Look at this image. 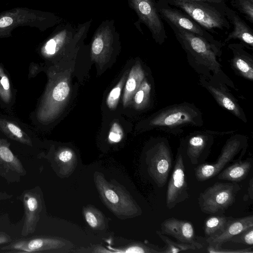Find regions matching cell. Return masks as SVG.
<instances>
[{"label":"cell","mask_w":253,"mask_h":253,"mask_svg":"<svg viewBox=\"0 0 253 253\" xmlns=\"http://www.w3.org/2000/svg\"><path fill=\"white\" fill-rule=\"evenodd\" d=\"M123 136V130L117 123H114L109 132L108 138L112 142H119Z\"/></svg>","instance_id":"4316f807"},{"label":"cell","mask_w":253,"mask_h":253,"mask_svg":"<svg viewBox=\"0 0 253 253\" xmlns=\"http://www.w3.org/2000/svg\"><path fill=\"white\" fill-rule=\"evenodd\" d=\"M172 153L168 139L158 137L152 140L146 152L147 171L154 183L159 188L168 181L172 167Z\"/></svg>","instance_id":"8992f818"},{"label":"cell","mask_w":253,"mask_h":253,"mask_svg":"<svg viewBox=\"0 0 253 253\" xmlns=\"http://www.w3.org/2000/svg\"><path fill=\"white\" fill-rule=\"evenodd\" d=\"M231 5L253 24V0H231Z\"/></svg>","instance_id":"603a6c76"},{"label":"cell","mask_w":253,"mask_h":253,"mask_svg":"<svg viewBox=\"0 0 253 253\" xmlns=\"http://www.w3.org/2000/svg\"><path fill=\"white\" fill-rule=\"evenodd\" d=\"M167 1V0H166ZM188 15L208 32L217 34V31H227L231 24L225 15L226 2L204 1H167Z\"/></svg>","instance_id":"3957f363"},{"label":"cell","mask_w":253,"mask_h":253,"mask_svg":"<svg viewBox=\"0 0 253 253\" xmlns=\"http://www.w3.org/2000/svg\"><path fill=\"white\" fill-rule=\"evenodd\" d=\"M241 188L237 182H216L200 193L198 202L201 211L206 214H224L235 203Z\"/></svg>","instance_id":"5b68a950"},{"label":"cell","mask_w":253,"mask_h":253,"mask_svg":"<svg viewBox=\"0 0 253 253\" xmlns=\"http://www.w3.org/2000/svg\"><path fill=\"white\" fill-rule=\"evenodd\" d=\"M124 78H122L117 85L111 90L108 95L106 102L108 107L111 109H114L117 106L124 84Z\"/></svg>","instance_id":"d4e9b609"},{"label":"cell","mask_w":253,"mask_h":253,"mask_svg":"<svg viewBox=\"0 0 253 253\" xmlns=\"http://www.w3.org/2000/svg\"><path fill=\"white\" fill-rule=\"evenodd\" d=\"M229 242L253 245V226L249 227L231 238Z\"/></svg>","instance_id":"cb8c5ba5"},{"label":"cell","mask_w":253,"mask_h":253,"mask_svg":"<svg viewBox=\"0 0 253 253\" xmlns=\"http://www.w3.org/2000/svg\"><path fill=\"white\" fill-rule=\"evenodd\" d=\"M85 218L88 225L92 228H96L98 224V220L94 214L90 211L85 213Z\"/></svg>","instance_id":"f546056e"},{"label":"cell","mask_w":253,"mask_h":253,"mask_svg":"<svg viewBox=\"0 0 253 253\" xmlns=\"http://www.w3.org/2000/svg\"><path fill=\"white\" fill-rule=\"evenodd\" d=\"M0 157L5 162L12 163L14 161V157L9 149L6 146L0 147Z\"/></svg>","instance_id":"f1b7e54d"},{"label":"cell","mask_w":253,"mask_h":253,"mask_svg":"<svg viewBox=\"0 0 253 253\" xmlns=\"http://www.w3.org/2000/svg\"><path fill=\"white\" fill-rule=\"evenodd\" d=\"M169 26L186 52L189 64L197 73L238 91L219 62L222 55L221 42H211L185 30Z\"/></svg>","instance_id":"6da1fadb"},{"label":"cell","mask_w":253,"mask_h":253,"mask_svg":"<svg viewBox=\"0 0 253 253\" xmlns=\"http://www.w3.org/2000/svg\"><path fill=\"white\" fill-rule=\"evenodd\" d=\"M167 1L168 0H165ZM184 0V1H209L211 2H225V0Z\"/></svg>","instance_id":"d590c367"},{"label":"cell","mask_w":253,"mask_h":253,"mask_svg":"<svg viewBox=\"0 0 253 253\" xmlns=\"http://www.w3.org/2000/svg\"><path fill=\"white\" fill-rule=\"evenodd\" d=\"M145 78L141 65L137 63L131 68L126 80L123 95V104L126 106L133 97L135 93Z\"/></svg>","instance_id":"d6986e66"},{"label":"cell","mask_w":253,"mask_h":253,"mask_svg":"<svg viewBox=\"0 0 253 253\" xmlns=\"http://www.w3.org/2000/svg\"><path fill=\"white\" fill-rule=\"evenodd\" d=\"M8 129L14 135L18 138H21L22 136V133L20 129L15 125L9 123L7 125Z\"/></svg>","instance_id":"d6a6232c"},{"label":"cell","mask_w":253,"mask_h":253,"mask_svg":"<svg viewBox=\"0 0 253 253\" xmlns=\"http://www.w3.org/2000/svg\"><path fill=\"white\" fill-rule=\"evenodd\" d=\"M0 83L5 90H7L9 87V81L7 78L5 76H3L0 80Z\"/></svg>","instance_id":"e575fe53"},{"label":"cell","mask_w":253,"mask_h":253,"mask_svg":"<svg viewBox=\"0 0 253 253\" xmlns=\"http://www.w3.org/2000/svg\"><path fill=\"white\" fill-rule=\"evenodd\" d=\"M157 7L162 19L169 25L185 30L211 42L218 41L188 15L180 9L170 5L166 0H157Z\"/></svg>","instance_id":"30bf717a"},{"label":"cell","mask_w":253,"mask_h":253,"mask_svg":"<svg viewBox=\"0 0 253 253\" xmlns=\"http://www.w3.org/2000/svg\"><path fill=\"white\" fill-rule=\"evenodd\" d=\"M73 157V154L69 150H64L59 155V159L63 162H67L71 160Z\"/></svg>","instance_id":"4dcf8cb0"},{"label":"cell","mask_w":253,"mask_h":253,"mask_svg":"<svg viewBox=\"0 0 253 253\" xmlns=\"http://www.w3.org/2000/svg\"><path fill=\"white\" fill-rule=\"evenodd\" d=\"M253 165L252 158L235 161L222 169L217 175V178L230 182H240L246 178Z\"/></svg>","instance_id":"e0dca14e"},{"label":"cell","mask_w":253,"mask_h":253,"mask_svg":"<svg viewBox=\"0 0 253 253\" xmlns=\"http://www.w3.org/2000/svg\"><path fill=\"white\" fill-rule=\"evenodd\" d=\"M232 53L230 65L239 76L251 81L253 80V56L245 49L242 43H230L228 45Z\"/></svg>","instance_id":"5bb4252c"},{"label":"cell","mask_w":253,"mask_h":253,"mask_svg":"<svg viewBox=\"0 0 253 253\" xmlns=\"http://www.w3.org/2000/svg\"><path fill=\"white\" fill-rule=\"evenodd\" d=\"M103 193L106 199L112 204L115 205L119 202V197L113 190L105 188L103 190Z\"/></svg>","instance_id":"83f0119b"},{"label":"cell","mask_w":253,"mask_h":253,"mask_svg":"<svg viewBox=\"0 0 253 253\" xmlns=\"http://www.w3.org/2000/svg\"><path fill=\"white\" fill-rule=\"evenodd\" d=\"M217 134L211 130H198L181 139L179 145L191 164L198 165L205 162L211 153L214 135Z\"/></svg>","instance_id":"ba28073f"},{"label":"cell","mask_w":253,"mask_h":253,"mask_svg":"<svg viewBox=\"0 0 253 253\" xmlns=\"http://www.w3.org/2000/svg\"><path fill=\"white\" fill-rule=\"evenodd\" d=\"M252 226H253L252 214L239 218H234L228 223L225 231L221 235L212 239L206 240L209 245L208 252H211L213 250L216 251L220 249L222 245L229 242L231 238Z\"/></svg>","instance_id":"2e32d148"},{"label":"cell","mask_w":253,"mask_h":253,"mask_svg":"<svg viewBox=\"0 0 253 253\" xmlns=\"http://www.w3.org/2000/svg\"><path fill=\"white\" fill-rule=\"evenodd\" d=\"M62 243L59 241L54 240L35 239L31 240L25 245L21 243H19L15 245V248H18L20 247V250L26 251L27 252H33L44 249H50L59 247Z\"/></svg>","instance_id":"44dd1931"},{"label":"cell","mask_w":253,"mask_h":253,"mask_svg":"<svg viewBox=\"0 0 253 253\" xmlns=\"http://www.w3.org/2000/svg\"><path fill=\"white\" fill-rule=\"evenodd\" d=\"M70 87L66 82H59L54 88L52 97L56 101H64L69 95Z\"/></svg>","instance_id":"484cf974"},{"label":"cell","mask_w":253,"mask_h":253,"mask_svg":"<svg viewBox=\"0 0 253 253\" xmlns=\"http://www.w3.org/2000/svg\"><path fill=\"white\" fill-rule=\"evenodd\" d=\"M120 42L119 33L113 19L102 21L95 30L91 44L92 57L101 59L110 56Z\"/></svg>","instance_id":"8fae6325"},{"label":"cell","mask_w":253,"mask_h":253,"mask_svg":"<svg viewBox=\"0 0 253 253\" xmlns=\"http://www.w3.org/2000/svg\"><path fill=\"white\" fill-rule=\"evenodd\" d=\"M203 114L193 103L184 102L169 105L154 114L148 120L150 128L178 135L186 128L203 126Z\"/></svg>","instance_id":"7a4b0ae2"},{"label":"cell","mask_w":253,"mask_h":253,"mask_svg":"<svg viewBox=\"0 0 253 253\" xmlns=\"http://www.w3.org/2000/svg\"><path fill=\"white\" fill-rule=\"evenodd\" d=\"M248 146V138L241 134L232 135L226 141L216 161L205 162L194 169L196 179L200 182L210 179L217 175L229 164L242 160Z\"/></svg>","instance_id":"277c9868"},{"label":"cell","mask_w":253,"mask_h":253,"mask_svg":"<svg viewBox=\"0 0 253 253\" xmlns=\"http://www.w3.org/2000/svg\"><path fill=\"white\" fill-rule=\"evenodd\" d=\"M151 90V84L145 78L133 96L136 108L142 109L149 105Z\"/></svg>","instance_id":"ffe728a7"},{"label":"cell","mask_w":253,"mask_h":253,"mask_svg":"<svg viewBox=\"0 0 253 253\" xmlns=\"http://www.w3.org/2000/svg\"><path fill=\"white\" fill-rule=\"evenodd\" d=\"M199 83L209 92L219 105L244 123H247L244 111L228 86L201 75L199 76Z\"/></svg>","instance_id":"7c38bea8"},{"label":"cell","mask_w":253,"mask_h":253,"mask_svg":"<svg viewBox=\"0 0 253 253\" xmlns=\"http://www.w3.org/2000/svg\"><path fill=\"white\" fill-rule=\"evenodd\" d=\"M130 8L137 14L136 23L144 24L155 42L162 45L168 39L163 19L157 7V0H127Z\"/></svg>","instance_id":"52a82bcc"},{"label":"cell","mask_w":253,"mask_h":253,"mask_svg":"<svg viewBox=\"0 0 253 253\" xmlns=\"http://www.w3.org/2000/svg\"><path fill=\"white\" fill-rule=\"evenodd\" d=\"M13 22L12 19L8 16H5L0 19V28L9 26Z\"/></svg>","instance_id":"836d02e7"},{"label":"cell","mask_w":253,"mask_h":253,"mask_svg":"<svg viewBox=\"0 0 253 253\" xmlns=\"http://www.w3.org/2000/svg\"><path fill=\"white\" fill-rule=\"evenodd\" d=\"M211 215L204 221V231L206 240L212 239L221 235L228 223L234 218L231 216H225L223 214Z\"/></svg>","instance_id":"ac0fdd59"},{"label":"cell","mask_w":253,"mask_h":253,"mask_svg":"<svg viewBox=\"0 0 253 253\" xmlns=\"http://www.w3.org/2000/svg\"><path fill=\"white\" fill-rule=\"evenodd\" d=\"M253 198V178H251L249 181V187L247 190V194L243 197V200L248 201L249 199L252 200Z\"/></svg>","instance_id":"1f68e13d"},{"label":"cell","mask_w":253,"mask_h":253,"mask_svg":"<svg viewBox=\"0 0 253 253\" xmlns=\"http://www.w3.org/2000/svg\"><path fill=\"white\" fill-rule=\"evenodd\" d=\"M225 15L230 23L233 26V30L225 38L224 43L231 40H239L246 47L253 49V30L236 11L227 5L225 8Z\"/></svg>","instance_id":"9a60e30c"},{"label":"cell","mask_w":253,"mask_h":253,"mask_svg":"<svg viewBox=\"0 0 253 253\" xmlns=\"http://www.w3.org/2000/svg\"><path fill=\"white\" fill-rule=\"evenodd\" d=\"M183 158V150L179 145L166 193V206L169 210L188 199L190 196Z\"/></svg>","instance_id":"9c48e42d"},{"label":"cell","mask_w":253,"mask_h":253,"mask_svg":"<svg viewBox=\"0 0 253 253\" xmlns=\"http://www.w3.org/2000/svg\"><path fill=\"white\" fill-rule=\"evenodd\" d=\"M160 228L162 234L174 237L177 242L192 244L198 249L203 247L197 240L193 225L188 220L169 218L162 222Z\"/></svg>","instance_id":"4fadbf2b"},{"label":"cell","mask_w":253,"mask_h":253,"mask_svg":"<svg viewBox=\"0 0 253 253\" xmlns=\"http://www.w3.org/2000/svg\"><path fill=\"white\" fill-rule=\"evenodd\" d=\"M156 233L165 244L163 253H176L196 249L194 245L191 244L173 241L165 235L162 234L160 230H157Z\"/></svg>","instance_id":"7402d4cb"},{"label":"cell","mask_w":253,"mask_h":253,"mask_svg":"<svg viewBox=\"0 0 253 253\" xmlns=\"http://www.w3.org/2000/svg\"><path fill=\"white\" fill-rule=\"evenodd\" d=\"M6 240L3 237H0V243L5 242Z\"/></svg>","instance_id":"8d00e7d4"}]
</instances>
